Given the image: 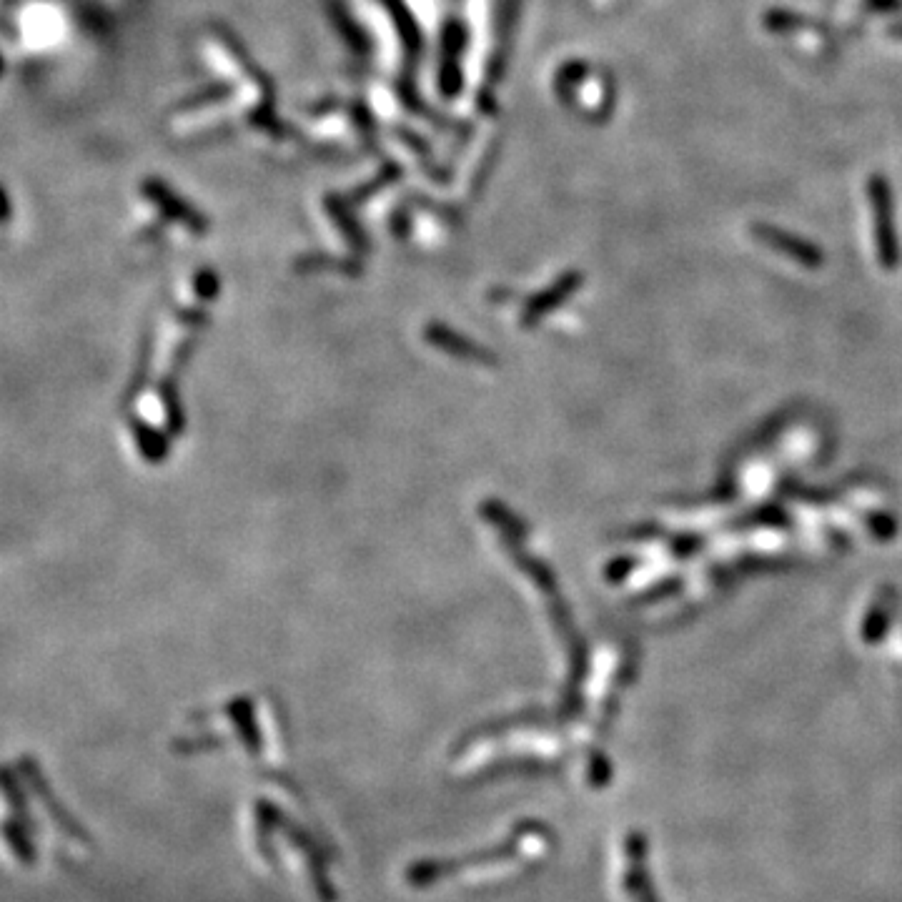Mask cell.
I'll use <instances>...</instances> for the list:
<instances>
[{
  "label": "cell",
  "instance_id": "5b68a950",
  "mask_svg": "<svg viewBox=\"0 0 902 902\" xmlns=\"http://www.w3.org/2000/svg\"><path fill=\"white\" fill-rule=\"evenodd\" d=\"M760 236H762V239L770 241V244L780 246V249H785V251H790V254H795L797 259H802V261H810L812 256H815V251H812L810 246H805V244H802V241H797V239H790V236L780 234V231L760 229Z\"/></svg>",
  "mask_w": 902,
  "mask_h": 902
},
{
  "label": "cell",
  "instance_id": "ba28073f",
  "mask_svg": "<svg viewBox=\"0 0 902 902\" xmlns=\"http://www.w3.org/2000/svg\"><path fill=\"white\" fill-rule=\"evenodd\" d=\"M890 33H892V36L902 38V23H897V26H892V28H890Z\"/></svg>",
  "mask_w": 902,
  "mask_h": 902
},
{
  "label": "cell",
  "instance_id": "3957f363",
  "mask_svg": "<svg viewBox=\"0 0 902 902\" xmlns=\"http://www.w3.org/2000/svg\"><path fill=\"white\" fill-rule=\"evenodd\" d=\"M870 198H872V211H875V223H877V236H880L882 256L892 259L895 256V236H892V196L890 186L882 176L870 178Z\"/></svg>",
  "mask_w": 902,
  "mask_h": 902
},
{
  "label": "cell",
  "instance_id": "277c9868",
  "mask_svg": "<svg viewBox=\"0 0 902 902\" xmlns=\"http://www.w3.org/2000/svg\"><path fill=\"white\" fill-rule=\"evenodd\" d=\"M0 837H3L6 847L11 850V855L18 860V865L23 867L38 865V847L36 842H33V832L28 830L23 822H18L13 815L6 817V820H0Z\"/></svg>",
  "mask_w": 902,
  "mask_h": 902
},
{
  "label": "cell",
  "instance_id": "8992f818",
  "mask_svg": "<svg viewBox=\"0 0 902 902\" xmlns=\"http://www.w3.org/2000/svg\"><path fill=\"white\" fill-rule=\"evenodd\" d=\"M765 23H767V28H772V31H790V28L802 26V18L792 16V13H785V11H772L770 16L765 18Z\"/></svg>",
  "mask_w": 902,
  "mask_h": 902
},
{
  "label": "cell",
  "instance_id": "52a82bcc",
  "mask_svg": "<svg viewBox=\"0 0 902 902\" xmlns=\"http://www.w3.org/2000/svg\"><path fill=\"white\" fill-rule=\"evenodd\" d=\"M11 201H8V196H6V191H3V188H0V226H6L8 221H11Z\"/></svg>",
  "mask_w": 902,
  "mask_h": 902
},
{
  "label": "cell",
  "instance_id": "6da1fadb",
  "mask_svg": "<svg viewBox=\"0 0 902 902\" xmlns=\"http://www.w3.org/2000/svg\"><path fill=\"white\" fill-rule=\"evenodd\" d=\"M16 770L21 772L23 782H26L31 795L38 800V805L43 807V812L51 817L53 825H56L63 835L71 837L73 842H78V845H91V832H88L86 827H83V822L63 805V800L58 797V792L53 790V782L48 780L41 762L33 755H21L18 757Z\"/></svg>",
  "mask_w": 902,
  "mask_h": 902
},
{
  "label": "cell",
  "instance_id": "7a4b0ae2",
  "mask_svg": "<svg viewBox=\"0 0 902 902\" xmlns=\"http://www.w3.org/2000/svg\"><path fill=\"white\" fill-rule=\"evenodd\" d=\"M0 795L8 802V810H11V815L16 817L18 822H23L33 835L41 832V825H38L36 815H33L31 810L33 795L31 790H28L26 782H23L21 772L13 770V767L8 765H0Z\"/></svg>",
  "mask_w": 902,
  "mask_h": 902
}]
</instances>
